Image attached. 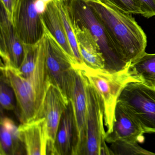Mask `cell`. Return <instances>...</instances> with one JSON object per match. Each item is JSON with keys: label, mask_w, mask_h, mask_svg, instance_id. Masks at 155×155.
I'll use <instances>...</instances> for the list:
<instances>
[{"label": "cell", "mask_w": 155, "mask_h": 155, "mask_svg": "<svg viewBox=\"0 0 155 155\" xmlns=\"http://www.w3.org/2000/svg\"><path fill=\"white\" fill-rule=\"evenodd\" d=\"M69 101L74 120V144L72 155H82L87 137V100L86 80L80 66L76 67Z\"/></svg>", "instance_id": "8"}, {"label": "cell", "mask_w": 155, "mask_h": 155, "mask_svg": "<svg viewBox=\"0 0 155 155\" xmlns=\"http://www.w3.org/2000/svg\"><path fill=\"white\" fill-rule=\"evenodd\" d=\"M113 42L120 58L128 63L145 52L147 38L132 16L103 0H85Z\"/></svg>", "instance_id": "1"}, {"label": "cell", "mask_w": 155, "mask_h": 155, "mask_svg": "<svg viewBox=\"0 0 155 155\" xmlns=\"http://www.w3.org/2000/svg\"><path fill=\"white\" fill-rule=\"evenodd\" d=\"M46 4L48 5V4L50 2H51L53 1L54 0H42Z\"/></svg>", "instance_id": "27"}, {"label": "cell", "mask_w": 155, "mask_h": 155, "mask_svg": "<svg viewBox=\"0 0 155 155\" xmlns=\"http://www.w3.org/2000/svg\"><path fill=\"white\" fill-rule=\"evenodd\" d=\"M110 150L113 155H155V153L150 152L142 148L137 142L117 141L111 143Z\"/></svg>", "instance_id": "21"}, {"label": "cell", "mask_w": 155, "mask_h": 155, "mask_svg": "<svg viewBox=\"0 0 155 155\" xmlns=\"http://www.w3.org/2000/svg\"><path fill=\"white\" fill-rule=\"evenodd\" d=\"M130 76L137 82L155 87V53L144 52L129 63Z\"/></svg>", "instance_id": "17"}, {"label": "cell", "mask_w": 155, "mask_h": 155, "mask_svg": "<svg viewBox=\"0 0 155 155\" xmlns=\"http://www.w3.org/2000/svg\"><path fill=\"white\" fill-rule=\"evenodd\" d=\"M129 63L125 68L114 72L105 69H94L85 65L80 67L85 78L96 88L103 101L104 124L107 130L106 133L112 130L116 105L121 91L127 83L136 81L130 76Z\"/></svg>", "instance_id": "4"}, {"label": "cell", "mask_w": 155, "mask_h": 155, "mask_svg": "<svg viewBox=\"0 0 155 155\" xmlns=\"http://www.w3.org/2000/svg\"><path fill=\"white\" fill-rule=\"evenodd\" d=\"M74 120L69 101L59 125L54 145V155H72L74 144Z\"/></svg>", "instance_id": "16"}, {"label": "cell", "mask_w": 155, "mask_h": 155, "mask_svg": "<svg viewBox=\"0 0 155 155\" xmlns=\"http://www.w3.org/2000/svg\"><path fill=\"white\" fill-rule=\"evenodd\" d=\"M21 141L28 155H48V137L46 120L35 118L18 127Z\"/></svg>", "instance_id": "13"}, {"label": "cell", "mask_w": 155, "mask_h": 155, "mask_svg": "<svg viewBox=\"0 0 155 155\" xmlns=\"http://www.w3.org/2000/svg\"><path fill=\"white\" fill-rule=\"evenodd\" d=\"M143 130L137 121L119 103L117 102L114 122L111 132L106 133V142L111 143L117 141L143 142Z\"/></svg>", "instance_id": "12"}, {"label": "cell", "mask_w": 155, "mask_h": 155, "mask_svg": "<svg viewBox=\"0 0 155 155\" xmlns=\"http://www.w3.org/2000/svg\"><path fill=\"white\" fill-rule=\"evenodd\" d=\"M80 54L85 66L94 69H103L106 61L97 42L85 27L72 23Z\"/></svg>", "instance_id": "14"}, {"label": "cell", "mask_w": 155, "mask_h": 155, "mask_svg": "<svg viewBox=\"0 0 155 155\" xmlns=\"http://www.w3.org/2000/svg\"><path fill=\"white\" fill-rule=\"evenodd\" d=\"M62 19L65 31L77 63L79 66L85 65L80 54L76 34L71 19L66 0H55Z\"/></svg>", "instance_id": "19"}, {"label": "cell", "mask_w": 155, "mask_h": 155, "mask_svg": "<svg viewBox=\"0 0 155 155\" xmlns=\"http://www.w3.org/2000/svg\"><path fill=\"white\" fill-rule=\"evenodd\" d=\"M0 53L1 65L18 69L24 55V44L19 38L3 6H1Z\"/></svg>", "instance_id": "11"}, {"label": "cell", "mask_w": 155, "mask_h": 155, "mask_svg": "<svg viewBox=\"0 0 155 155\" xmlns=\"http://www.w3.org/2000/svg\"><path fill=\"white\" fill-rule=\"evenodd\" d=\"M72 23L87 28L100 47L106 61L105 69L110 72L125 68L128 63L121 60L103 25L85 0H66Z\"/></svg>", "instance_id": "3"}, {"label": "cell", "mask_w": 155, "mask_h": 155, "mask_svg": "<svg viewBox=\"0 0 155 155\" xmlns=\"http://www.w3.org/2000/svg\"><path fill=\"white\" fill-rule=\"evenodd\" d=\"M1 78L13 89L17 112L21 123L36 118L50 84L45 64V49L43 37L40 40L39 58L32 75L25 78L18 69L1 65Z\"/></svg>", "instance_id": "2"}, {"label": "cell", "mask_w": 155, "mask_h": 155, "mask_svg": "<svg viewBox=\"0 0 155 155\" xmlns=\"http://www.w3.org/2000/svg\"><path fill=\"white\" fill-rule=\"evenodd\" d=\"M41 18L42 23L50 33L56 39L69 57L77 63L55 0L48 4L46 10L41 15Z\"/></svg>", "instance_id": "15"}, {"label": "cell", "mask_w": 155, "mask_h": 155, "mask_svg": "<svg viewBox=\"0 0 155 155\" xmlns=\"http://www.w3.org/2000/svg\"><path fill=\"white\" fill-rule=\"evenodd\" d=\"M15 96L12 88L1 78L0 87V103L2 107L7 110L15 109Z\"/></svg>", "instance_id": "22"}, {"label": "cell", "mask_w": 155, "mask_h": 155, "mask_svg": "<svg viewBox=\"0 0 155 155\" xmlns=\"http://www.w3.org/2000/svg\"><path fill=\"white\" fill-rule=\"evenodd\" d=\"M0 155L20 154L21 144L18 127L10 119L3 117L1 120Z\"/></svg>", "instance_id": "18"}, {"label": "cell", "mask_w": 155, "mask_h": 155, "mask_svg": "<svg viewBox=\"0 0 155 155\" xmlns=\"http://www.w3.org/2000/svg\"><path fill=\"white\" fill-rule=\"evenodd\" d=\"M36 0H18L12 23L19 38L25 44H34L44 33L41 15L35 8Z\"/></svg>", "instance_id": "9"}, {"label": "cell", "mask_w": 155, "mask_h": 155, "mask_svg": "<svg viewBox=\"0 0 155 155\" xmlns=\"http://www.w3.org/2000/svg\"><path fill=\"white\" fill-rule=\"evenodd\" d=\"M117 8L131 14H142L138 0H103Z\"/></svg>", "instance_id": "23"}, {"label": "cell", "mask_w": 155, "mask_h": 155, "mask_svg": "<svg viewBox=\"0 0 155 155\" xmlns=\"http://www.w3.org/2000/svg\"><path fill=\"white\" fill-rule=\"evenodd\" d=\"M1 1L9 19L12 22L13 13L18 0H1Z\"/></svg>", "instance_id": "25"}, {"label": "cell", "mask_w": 155, "mask_h": 155, "mask_svg": "<svg viewBox=\"0 0 155 155\" xmlns=\"http://www.w3.org/2000/svg\"><path fill=\"white\" fill-rule=\"evenodd\" d=\"M40 40L36 44H24V58L21 65L18 69L24 78L30 77L36 69L39 58Z\"/></svg>", "instance_id": "20"}, {"label": "cell", "mask_w": 155, "mask_h": 155, "mask_svg": "<svg viewBox=\"0 0 155 155\" xmlns=\"http://www.w3.org/2000/svg\"><path fill=\"white\" fill-rule=\"evenodd\" d=\"M43 25L45 64L50 81L60 89L69 101L75 69L79 65L69 57Z\"/></svg>", "instance_id": "6"}, {"label": "cell", "mask_w": 155, "mask_h": 155, "mask_svg": "<svg viewBox=\"0 0 155 155\" xmlns=\"http://www.w3.org/2000/svg\"><path fill=\"white\" fill-rule=\"evenodd\" d=\"M35 6L38 13L41 15L44 13L46 10L47 4H46L42 0H36Z\"/></svg>", "instance_id": "26"}, {"label": "cell", "mask_w": 155, "mask_h": 155, "mask_svg": "<svg viewBox=\"0 0 155 155\" xmlns=\"http://www.w3.org/2000/svg\"><path fill=\"white\" fill-rule=\"evenodd\" d=\"M85 78L87 100V137L82 155H113L110 148L106 144L103 101L96 88L85 77Z\"/></svg>", "instance_id": "7"}, {"label": "cell", "mask_w": 155, "mask_h": 155, "mask_svg": "<svg viewBox=\"0 0 155 155\" xmlns=\"http://www.w3.org/2000/svg\"><path fill=\"white\" fill-rule=\"evenodd\" d=\"M117 102L140 126L144 133H155V87L140 82L127 83Z\"/></svg>", "instance_id": "5"}, {"label": "cell", "mask_w": 155, "mask_h": 155, "mask_svg": "<svg viewBox=\"0 0 155 155\" xmlns=\"http://www.w3.org/2000/svg\"><path fill=\"white\" fill-rule=\"evenodd\" d=\"M69 103L68 99L60 89L50 83L35 118H44L46 120L48 141V155H54V142L62 114Z\"/></svg>", "instance_id": "10"}, {"label": "cell", "mask_w": 155, "mask_h": 155, "mask_svg": "<svg viewBox=\"0 0 155 155\" xmlns=\"http://www.w3.org/2000/svg\"><path fill=\"white\" fill-rule=\"evenodd\" d=\"M141 7L142 15L149 18L155 16V0H138Z\"/></svg>", "instance_id": "24"}]
</instances>
